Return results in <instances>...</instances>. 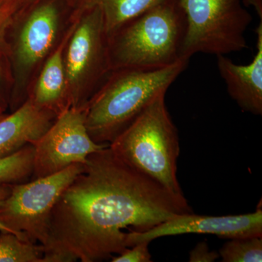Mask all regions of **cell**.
<instances>
[{
	"instance_id": "1",
	"label": "cell",
	"mask_w": 262,
	"mask_h": 262,
	"mask_svg": "<svg viewBox=\"0 0 262 262\" xmlns=\"http://www.w3.org/2000/svg\"><path fill=\"white\" fill-rule=\"evenodd\" d=\"M184 194L169 190L118 158L110 146L90 155L53 207L42 262H98L127 248L144 232L192 213Z\"/></svg>"
},
{
	"instance_id": "2",
	"label": "cell",
	"mask_w": 262,
	"mask_h": 262,
	"mask_svg": "<svg viewBox=\"0 0 262 262\" xmlns=\"http://www.w3.org/2000/svg\"><path fill=\"white\" fill-rule=\"evenodd\" d=\"M189 60L155 70L110 72L105 83L84 104L85 125L91 139L108 144L185 71Z\"/></svg>"
},
{
	"instance_id": "3",
	"label": "cell",
	"mask_w": 262,
	"mask_h": 262,
	"mask_svg": "<svg viewBox=\"0 0 262 262\" xmlns=\"http://www.w3.org/2000/svg\"><path fill=\"white\" fill-rule=\"evenodd\" d=\"M185 17L178 0H165L108 37L110 72L155 70L182 59Z\"/></svg>"
},
{
	"instance_id": "4",
	"label": "cell",
	"mask_w": 262,
	"mask_h": 262,
	"mask_svg": "<svg viewBox=\"0 0 262 262\" xmlns=\"http://www.w3.org/2000/svg\"><path fill=\"white\" fill-rule=\"evenodd\" d=\"M165 95L155 98L108 146L132 168L171 192L184 194L177 177L178 129L169 114Z\"/></svg>"
},
{
	"instance_id": "5",
	"label": "cell",
	"mask_w": 262,
	"mask_h": 262,
	"mask_svg": "<svg viewBox=\"0 0 262 262\" xmlns=\"http://www.w3.org/2000/svg\"><path fill=\"white\" fill-rule=\"evenodd\" d=\"M185 17L180 57L227 55L248 49L246 32L252 15L241 0H178Z\"/></svg>"
},
{
	"instance_id": "6",
	"label": "cell",
	"mask_w": 262,
	"mask_h": 262,
	"mask_svg": "<svg viewBox=\"0 0 262 262\" xmlns=\"http://www.w3.org/2000/svg\"><path fill=\"white\" fill-rule=\"evenodd\" d=\"M83 169L84 164H74L53 175L11 184L9 196L0 206V222L24 241L42 246L53 207Z\"/></svg>"
},
{
	"instance_id": "7",
	"label": "cell",
	"mask_w": 262,
	"mask_h": 262,
	"mask_svg": "<svg viewBox=\"0 0 262 262\" xmlns=\"http://www.w3.org/2000/svg\"><path fill=\"white\" fill-rule=\"evenodd\" d=\"M72 24L64 52L70 107L85 104L96 84L110 72L108 36L101 11L89 10Z\"/></svg>"
},
{
	"instance_id": "8",
	"label": "cell",
	"mask_w": 262,
	"mask_h": 262,
	"mask_svg": "<svg viewBox=\"0 0 262 262\" xmlns=\"http://www.w3.org/2000/svg\"><path fill=\"white\" fill-rule=\"evenodd\" d=\"M33 146L32 177L37 179L58 173L74 164H84L90 155L108 144H97L89 136L83 105L72 106L57 115Z\"/></svg>"
},
{
	"instance_id": "9",
	"label": "cell",
	"mask_w": 262,
	"mask_h": 262,
	"mask_svg": "<svg viewBox=\"0 0 262 262\" xmlns=\"http://www.w3.org/2000/svg\"><path fill=\"white\" fill-rule=\"evenodd\" d=\"M187 234H212L221 238L262 237V209L246 214L211 216L194 213L175 215L144 232L127 233V248L160 237Z\"/></svg>"
},
{
	"instance_id": "10",
	"label": "cell",
	"mask_w": 262,
	"mask_h": 262,
	"mask_svg": "<svg viewBox=\"0 0 262 262\" xmlns=\"http://www.w3.org/2000/svg\"><path fill=\"white\" fill-rule=\"evenodd\" d=\"M60 13L53 2L34 8L20 28L14 48L19 72L28 73L47 56L56 42Z\"/></svg>"
},
{
	"instance_id": "11",
	"label": "cell",
	"mask_w": 262,
	"mask_h": 262,
	"mask_svg": "<svg viewBox=\"0 0 262 262\" xmlns=\"http://www.w3.org/2000/svg\"><path fill=\"white\" fill-rule=\"evenodd\" d=\"M256 53L251 63L239 65L226 55L216 56L217 67L227 92L243 111L262 115V20L256 29Z\"/></svg>"
},
{
	"instance_id": "12",
	"label": "cell",
	"mask_w": 262,
	"mask_h": 262,
	"mask_svg": "<svg viewBox=\"0 0 262 262\" xmlns=\"http://www.w3.org/2000/svg\"><path fill=\"white\" fill-rule=\"evenodd\" d=\"M57 115L27 98L0 120V159L33 144L51 127Z\"/></svg>"
},
{
	"instance_id": "13",
	"label": "cell",
	"mask_w": 262,
	"mask_h": 262,
	"mask_svg": "<svg viewBox=\"0 0 262 262\" xmlns=\"http://www.w3.org/2000/svg\"><path fill=\"white\" fill-rule=\"evenodd\" d=\"M72 30L73 24H72L70 30L66 34L61 42L43 66L32 94L28 97L39 107L53 112L56 115L70 108L64 52Z\"/></svg>"
},
{
	"instance_id": "14",
	"label": "cell",
	"mask_w": 262,
	"mask_h": 262,
	"mask_svg": "<svg viewBox=\"0 0 262 262\" xmlns=\"http://www.w3.org/2000/svg\"><path fill=\"white\" fill-rule=\"evenodd\" d=\"M165 0H76L71 20L75 22L85 12L97 8L103 15L107 36L124 24Z\"/></svg>"
},
{
	"instance_id": "15",
	"label": "cell",
	"mask_w": 262,
	"mask_h": 262,
	"mask_svg": "<svg viewBox=\"0 0 262 262\" xmlns=\"http://www.w3.org/2000/svg\"><path fill=\"white\" fill-rule=\"evenodd\" d=\"M34 148L33 144L24 146L10 156L0 159V182L14 184L25 182L32 177Z\"/></svg>"
},
{
	"instance_id": "16",
	"label": "cell",
	"mask_w": 262,
	"mask_h": 262,
	"mask_svg": "<svg viewBox=\"0 0 262 262\" xmlns=\"http://www.w3.org/2000/svg\"><path fill=\"white\" fill-rule=\"evenodd\" d=\"M39 244L27 242L10 232H0V262H42Z\"/></svg>"
},
{
	"instance_id": "17",
	"label": "cell",
	"mask_w": 262,
	"mask_h": 262,
	"mask_svg": "<svg viewBox=\"0 0 262 262\" xmlns=\"http://www.w3.org/2000/svg\"><path fill=\"white\" fill-rule=\"evenodd\" d=\"M221 248L223 262H261L262 237L229 239Z\"/></svg>"
},
{
	"instance_id": "18",
	"label": "cell",
	"mask_w": 262,
	"mask_h": 262,
	"mask_svg": "<svg viewBox=\"0 0 262 262\" xmlns=\"http://www.w3.org/2000/svg\"><path fill=\"white\" fill-rule=\"evenodd\" d=\"M21 5L18 0H0V56L8 57L11 54L7 34Z\"/></svg>"
},
{
	"instance_id": "19",
	"label": "cell",
	"mask_w": 262,
	"mask_h": 262,
	"mask_svg": "<svg viewBox=\"0 0 262 262\" xmlns=\"http://www.w3.org/2000/svg\"><path fill=\"white\" fill-rule=\"evenodd\" d=\"M149 242L139 243L127 248L125 251L113 256V262H151V255L149 250Z\"/></svg>"
},
{
	"instance_id": "20",
	"label": "cell",
	"mask_w": 262,
	"mask_h": 262,
	"mask_svg": "<svg viewBox=\"0 0 262 262\" xmlns=\"http://www.w3.org/2000/svg\"><path fill=\"white\" fill-rule=\"evenodd\" d=\"M220 258V253L211 251L206 241L196 245L189 253V261L190 262H214Z\"/></svg>"
},
{
	"instance_id": "21",
	"label": "cell",
	"mask_w": 262,
	"mask_h": 262,
	"mask_svg": "<svg viewBox=\"0 0 262 262\" xmlns=\"http://www.w3.org/2000/svg\"><path fill=\"white\" fill-rule=\"evenodd\" d=\"M7 57L0 56V115L4 114L8 106V99L4 91V82L8 77V72L5 66V58Z\"/></svg>"
},
{
	"instance_id": "22",
	"label": "cell",
	"mask_w": 262,
	"mask_h": 262,
	"mask_svg": "<svg viewBox=\"0 0 262 262\" xmlns=\"http://www.w3.org/2000/svg\"><path fill=\"white\" fill-rule=\"evenodd\" d=\"M11 192V184H6V183L0 182V206L3 204L5 200L9 196ZM0 232H12L8 227H5L1 222H0ZM13 233V232H12Z\"/></svg>"
},
{
	"instance_id": "23",
	"label": "cell",
	"mask_w": 262,
	"mask_h": 262,
	"mask_svg": "<svg viewBox=\"0 0 262 262\" xmlns=\"http://www.w3.org/2000/svg\"><path fill=\"white\" fill-rule=\"evenodd\" d=\"M245 8L252 6L256 10V13L262 20V0H241Z\"/></svg>"
},
{
	"instance_id": "24",
	"label": "cell",
	"mask_w": 262,
	"mask_h": 262,
	"mask_svg": "<svg viewBox=\"0 0 262 262\" xmlns=\"http://www.w3.org/2000/svg\"><path fill=\"white\" fill-rule=\"evenodd\" d=\"M18 2H20L21 4H24L26 2L29 1V0H18Z\"/></svg>"
},
{
	"instance_id": "25",
	"label": "cell",
	"mask_w": 262,
	"mask_h": 262,
	"mask_svg": "<svg viewBox=\"0 0 262 262\" xmlns=\"http://www.w3.org/2000/svg\"><path fill=\"white\" fill-rule=\"evenodd\" d=\"M5 116V114H2V115H0V120H1L2 118H3Z\"/></svg>"
}]
</instances>
